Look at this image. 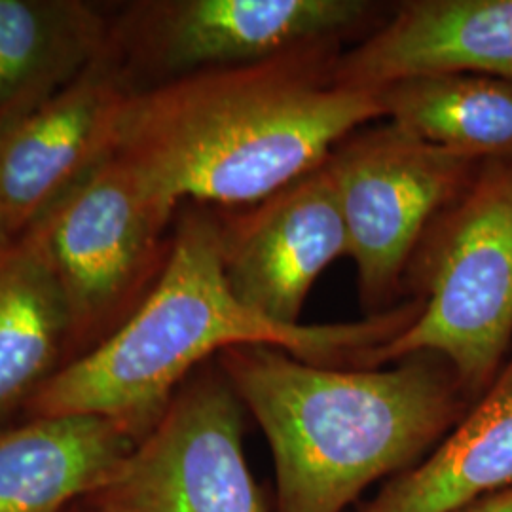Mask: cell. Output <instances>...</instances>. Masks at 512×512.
I'll list each match as a JSON object with an SVG mask.
<instances>
[{
    "label": "cell",
    "mask_w": 512,
    "mask_h": 512,
    "mask_svg": "<svg viewBox=\"0 0 512 512\" xmlns=\"http://www.w3.org/2000/svg\"><path fill=\"white\" fill-rule=\"evenodd\" d=\"M137 442L88 416H27L0 427V512H67L118 471Z\"/></svg>",
    "instance_id": "7c38bea8"
},
{
    "label": "cell",
    "mask_w": 512,
    "mask_h": 512,
    "mask_svg": "<svg viewBox=\"0 0 512 512\" xmlns=\"http://www.w3.org/2000/svg\"><path fill=\"white\" fill-rule=\"evenodd\" d=\"M366 0H139L110 16V52L135 92L346 38L376 18Z\"/></svg>",
    "instance_id": "52a82bcc"
},
{
    "label": "cell",
    "mask_w": 512,
    "mask_h": 512,
    "mask_svg": "<svg viewBox=\"0 0 512 512\" xmlns=\"http://www.w3.org/2000/svg\"><path fill=\"white\" fill-rule=\"evenodd\" d=\"M245 408L217 357L184 382L109 482L99 512H268L243 446Z\"/></svg>",
    "instance_id": "ba28073f"
},
{
    "label": "cell",
    "mask_w": 512,
    "mask_h": 512,
    "mask_svg": "<svg viewBox=\"0 0 512 512\" xmlns=\"http://www.w3.org/2000/svg\"><path fill=\"white\" fill-rule=\"evenodd\" d=\"M71 512H99V511H95V509H92V507H88V505H86V503H82V501H80V503H76V505H74L73 509H71Z\"/></svg>",
    "instance_id": "ac0fdd59"
},
{
    "label": "cell",
    "mask_w": 512,
    "mask_h": 512,
    "mask_svg": "<svg viewBox=\"0 0 512 512\" xmlns=\"http://www.w3.org/2000/svg\"><path fill=\"white\" fill-rule=\"evenodd\" d=\"M420 310L414 298L353 323L287 327L268 321L243 306L226 283L217 211L183 203L154 289L101 344L42 385L23 412L107 418L139 442L190 374L224 349L268 344L317 365L357 366Z\"/></svg>",
    "instance_id": "7a4b0ae2"
},
{
    "label": "cell",
    "mask_w": 512,
    "mask_h": 512,
    "mask_svg": "<svg viewBox=\"0 0 512 512\" xmlns=\"http://www.w3.org/2000/svg\"><path fill=\"white\" fill-rule=\"evenodd\" d=\"M454 512H512V486L484 495Z\"/></svg>",
    "instance_id": "e0dca14e"
},
{
    "label": "cell",
    "mask_w": 512,
    "mask_h": 512,
    "mask_svg": "<svg viewBox=\"0 0 512 512\" xmlns=\"http://www.w3.org/2000/svg\"><path fill=\"white\" fill-rule=\"evenodd\" d=\"M484 160L385 122L353 131L325 160L368 315L385 313L431 222L458 202Z\"/></svg>",
    "instance_id": "8992f818"
},
{
    "label": "cell",
    "mask_w": 512,
    "mask_h": 512,
    "mask_svg": "<svg viewBox=\"0 0 512 512\" xmlns=\"http://www.w3.org/2000/svg\"><path fill=\"white\" fill-rule=\"evenodd\" d=\"M404 283L420 313L357 368L433 353L476 403L512 349V160L482 162L467 192L427 228Z\"/></svg>",
    "instance_id": "277c9868"
},
{
    "label": "cell",
    "mask_w": 512,
    "mask_h": 512,
    "mask_svg": "<svg viewBox=\"0 0 512 512\" xmlns=\"http://www.w3.org/2000/svg\"><path fill=\"white\" fill-rule=\"evenodd\" d=\"M512 486V349L494 382L439 446L363 512H454Z\"/></svg>",
    "instance_id": "5bb4252c"
},
{
    "label": "cell",
    "mask_w": 512,
    "mask_h": 512,
    "mask_svg": "<svg viewBox=\"0 0 512 512\" xmlns=\"http://www.w3.org/2000/svg\"><path fill=\"white\" fill-rule=\"evenodd\" d=\"M340 54L330 38L135 92L116 152L181 205L262 202L384 118L376 88L338 80Z\"/></svg>",
    "instance_id": "6da1fadb"
},
{
    "label": "cell",
    "mask_w": 512,
    "mask_h": 512,
    "mask_svg": "<svg viewBox=\"0 0 512 512\" xmlns=\"http://www.w3.org/2000/svg\"><path fill=\"white\" fill-rule=\"evenodd\" d=\"M219 215L226 283L243 306L294 327L313 283L348 256V232L325 162L262 202Z\"/></svg>",
    "instance_id": "9c48e42d"
},
{
    "label": "cell",
    "mask_w": 512,
    "mask_h": 512,
    "mask_svg": "<svg viewBox=\"0 0 512 512\" xmlns=\"http://www.w3.org/2000/svg\"><path fill=\"white\" fill-rule=\"evenodd\" d=\"M270 444L277 512H344L368 486L433 452L473 401L448 361L317 365L268 344L217 355Z\"/></svg>",
    "instance_id": "3957f363"
},
{
    "label": "cell",
    "mask_w": 512,
    "mask_h": 512,
    "mask_svg": "<svg viewBox=\"0 0 512 512\" xmlns=\"http://www.w3.org/2000/svg\"><path fill=\"white\" fill-rule=\"evenodd\" d=\"M133 84L109 46L46 105L0 131V234L31 230L118 150Z\"/></svg>",
    "instance_id": "30bf717a"
},
{
    "label": "cell",
    "mask_w": 512,
    "mask_h": 512,
    "mask_svg": "<svg viewBox=\"0 0 512 512\" xmlns=\"http://www.w3.org/2000/svg\"><path fill=\"white\" fill-rule=\"evenodd\" d=\"M376 90L387 122L421 141L480 160H512V80L420 74Z\"/></svg>",
    "instance_id": "2e32d148"
},
{
    "label": "cell",
    "mask_w": 512,
    "mask_h": 512,
    "mask_svg": "<svg viewBox=\"0 0 512 512\" xmlns=\"http://www.w3.org/2000/svg\"><path fill=\"white\" fill-rule=\"evenodd\" d=\"M69 361V311L40 243L0 234V418L25 410Z\"/></svg>",
    "instance_id": "9a60e30c"
},
{
    "label": "cell",
    "mask_w": 512,
    "mask_h": 512,
    "mask_svg": "<svg viewBox=\"0 0 512 512\" xmlns=\"http://www.w3.org/2000/svg\"><path fill=\"white\" fill-rule=\"evenodd\" d=\"M110 16L86 0H0V131L69 88L105 54Z\"/></svg>",
    "instance_id": "4fadbf2b"
},
{
    "label": "cell",
    "mask_w": 512,
    "mask_h": 512,
    "mask_svg": "<svg viewBox=\"0 0 512 512\" xmlns=\"http://www.w3.org/2000/svg\"><path fill=\"white\" fill-rule=\"evenodd\" d=\"M181 207L116 152L27 230L65 298L71 361L101 344L154 289Z\"/></svg>",
    "instance_id": "5b68a950"
},
{
    "label": "cell",
    "mask_w": 512,
    "mask_h": 512,
    "mask_svg": "<svg viewBox=\"0 0 512 512\" xmlns=\"http://www.w3.org/2000/svg\"><path fill=\"white\" fill-rule=\"evenodd\" d=\"M67 512H71V509H69V511H67Z\"/></svg>",
    "instance_id": "d6986e66"
},
{
    "label": "cell",
    "mask_w": 512,
    "mask_h": 512,
    "mask_svg": "<svg viewBox=\"0 0 512 512\" xmlns=\"http://www.w3.org/2000/svg\"><path fill=\"white\" fill-rule=\"evenodd\" d=\"M439 73L512 80V0L401 2L336 65L355 88Z\"/></svg>",
    "instance_id": "8fae6325"
}]
</instances>
